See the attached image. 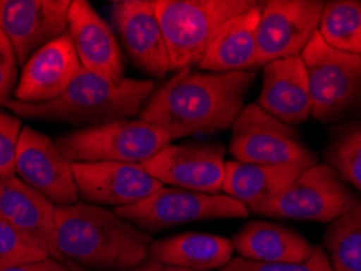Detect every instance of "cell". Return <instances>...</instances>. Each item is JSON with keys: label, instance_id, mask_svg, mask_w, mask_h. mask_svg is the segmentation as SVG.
Instances as JSON below:
<instances>
[{"label": "cell", "instance_id": "ffe728a7", "mask_svg": "<svg viewBox=\"0 0 361 271\" xmlns=\"http://www.w3.org/2000/svg\"><path fill=\"white\" fill-rule=\"evenodd\" d=\"M305 168L291 164H251L241 161H226L225 180L221 192L246 206L247 211L262 215V211L275 198L285 192Z\"/></svg>", "mask_w": 361, "mask_h": 271}, {"label": "cell", "instance_id": "9c48e42d", "mask_svg": "<svg viewBox=\"0 0 361 271\" xmlns=\"http://www.w3.org/2000/svg\"><path fill=\"white\" fill-rule=\"evenodd\" d=\"M360 201L358 195L326 163L305 169L288 189L262 211L281 220L332 222Z\"/></svg>", "mask_w": 361, "mask_h": 271}, {"label": "cell", "instance_id": "5b68a950", "mask_svg": "<svg viewBox=\"0 0 361 271\" xmlns=\"http://www.w3.org/2000/svg\"><path fill=\"white\" fill-rule=\"evenodd\" d=\"M312 117L322 124L361 120V56L329 47L319 33L302 51Z\"/></svg>", "mask_w": 361, "mask_h": 271}, {"label": "cell", "instance_id": "5bb4252c", "mask_svg": "<svg viewBox=\"0 0 361 271\" xmlns=\"http://www.w3.org/2000/svg\"><path fill=\"white\" fill-rule=\"evenodd\" d=\"M78 194L90 205L130 206L148 198L164 185L142 164L72 163Z\"/></svg>", "mask_w": 361, "mask_h": 271}, {"label": "cell", "instance_id": "4dcf8cb0", "mask_svg": "<svg viewBox=\"0 0 361 271\" xmlns=\"http://www.w3.org/2000/svg\"><path fill=\"white\" fill-rule=\"evenodd\" d=\"M0 271H73V270L71 267H67L66 263L59 262V260L46 257L41 260H36V262L13 265V267L4 268Z\"/></svg>", "mask_w": 361, "mask_h": 271}, {"label": "cell", "instance_id": "cb8c5ba5", "mask_svg": "<svg viewBox=\"0 0 361 271\" xmlns=\"http://www.w3.org/2000/svg\"><path fill=\"white\" fill-rule=\"evenodd\" d=\"M317 33L332 49L361 56V0L324 4Z\"/></svg>", "mask_w": 361, "mask_h": 271}, {"label": "cell", "instance_id": "8992f818", "mask_svg": "<svg viewBox=\"0 0 361 271\" xmlns=\"http://www.w3.org/2000/svg\"><path fill=\"white\" fill-rule=\"evenodd\" d=\"M171 138L142 119L85 127L56 140L71 163L143 164L171 145Z\"/></svg>", "mask_w": 361, "mask_h": 271}, {"label": "cell", "instance_id": "d6986e66", "mask_svg": "<svg viewBox=\"0 0 361 271\" xmlns=\"http://www.w3.org/2000/svg\"><path fill=\"white\" fill-rule=\"evenodd\" d=\"M259 106L291 127L302 124L312 114L310 80L302 57L283 58L264 67Z\"/></svg>", "mask_w": 361, "mask_h": 271}, {"label": "cell", "instance_id": "3957f363", "mask_svg": "<svg viewBox=\"0 0 361 271\" xmlns=\"http://www.w3.org/2000/svg\"><path fill=\"white\" fill-rule=\"evenodd\" d=\"M153 89L155 83L150 80H109L80 68L66 92L54 101L44 104L8 101L5 106L28 119H49L94 127L139 115Z\"/></svg>", "mask_w": 361, "mask_h": 271}, {"label": "cell", "instance_id": "484cf974", "mask_svg": "<svg viewBox=\"0 0 361 271\" xmlns=\"http://www.w3.org/2000/svg\"><path fill=\"white\" fill-rule=\"evenodd\" d=\"M324 159L345 184L361 190V120L343 122L332 130Z\"/></svg>", "mask_w": 361, "mask_h": 271}, {"label": "cell", "instance_id": "7c38bea8", "mask_svg": "<svg viewBox=\"0 0 361 271\" xmlns=\"http://www.w3.org/2000/svg\"><path fill=\"white\" fill-rule=\"evenodd\" d=\"M142 166L163 185L199 194H220L225 180V148L220 143L168 145Z\"/></svg>", "mask_w": 361, "mask_h": 271}, {"label": "cell", "instance_id": "d4e9b609", "mask_svg": "<svg viewBox=\"0 0 361 271\" xmlns=\"http://www.w3.org/2000/svg\"><path fill=\"white\" fill-rule=\"evenodd\" d=\"M322 242L334 271H361V200L329 225Z\"/></svg>", "mask_w": 361, "mask_h": 271}, {"label": "cell", "instance_id": "30bf717a", "mask_svg": "<svg viewBox=\"0 0 361 271\" xmlns=\"http://www.w3.org/2000/svg\"><path fill=\"white\" fill-rule=\"evenodd\" d=\"M321 0H270L261 4L256 68L300 57L319 28Z\"/></svg>", "mask_w": 361, "mask_h": 271}, {"label": "cell", "instance_id": "603a6c76", "mask_svg": "<svg viewBox=\"0 0 361 271\" xmlns=\"http://www.w3.org/2000/svg\"><path fill=\"white\" fill-rule=\"evenodd\" d=\"M235 246L230 239L205 232H184L153 241L148 248L152 262L195 271L225 268L233 260Z\"/></svg>", "mask_w": 361, "mask_h": 271}, {"label": "cell", "instance_id": "e0dca14e", "mask_svg": "<svg viewBox=\"0 0 361 271\" xmlns=\"http://www.w3.org/2000/svg\"><path fill=\"white\" fill-rule=\"evenodd\" d=\"M80 68L75 47L68 34H63L41 47L25 63L15 89V101L25 104L54 101L66 92Z\"/></svg>", "mask_w": 361, "mask_h": 271}, {"label": "cell", "instance_id": "f1b7e54d", "mask_svg": "<svg viewBox=\"0 0 361 271\" xmlns=\"http://www.w3.org/2000/svg\"><path fill=\"white\" fill-rule=\"evenodd\" d=\"M21 120L0 111V179L15 175Z\"/></svg>", "mask_w": 361, "mask_h": 271}, {"label": "cell", "instance_id": "ac0fdd59", "mask_svg": "<svg viewBox=\"0 0 361 271\" xmlns=\"http://www.w3.org/2000/svg\"><path fill=\"white\" fill-rule=\"evenodd\" d=\"M67 34L82 68L109 80L124 78V62L114 31L87 0L71 4Z\"/></svg>", "mask_w": 361, "mask_h": 271}, {"label": "cell", "instance_id": "7402d4cb", "mask_svg": "<svg viewBox=\"0 0 361 271\" xmlns=\"http://www.w3.org/2000/svg\"><path fill=\"white\" fill-rule=\"evenodd\" d=\"M233 246L241 258L262 263L306 262L317 248L296 231L269 221L249 222L233 239Z\"/></svg>", "mask_w": 361, "mask_h": 271}, {"label": "cell", "instance_id": "9a60e30c", "mask_svg": "<svg viewBox=\"0 0 361 271\" xmlns=\"http://www.w3.org/2000/svg\"><path fill=\"white\" fill-rule=\"evenodd\" d=\"M111 18L130 61L148 75L161 78L171 70L157 0H118Z\"/></svg>", "mask_w": 361, "mask_h": 271}, {"label": "cell", "instance_id": "277c9868", "mask_svg": "<svg viewBox=\"0 0 361 271\" xmlns=\"http://www.w3.org/2000/svg\"><path fill=\"white\" fill-rule=\"evenodd\" d=\"M256 4L254 0H157L171 70L199 65L221 26Z\"/></svg>", "mask_w": 361, "mask_h": 271}, {"label": "cell", "instance_id": "6da1fadb", "mask_svg": "<svg viewBox=\"0 0 361 271\" xmlns=\"http://www.w3.org/2000/svg\"><path fill=\"white\" fill-rule=\"evenodd\" d=\"M254 80V72L210 73L185 68L152 94L139 119L163 130L171 140L223 132L235 124Z\"/></svg>", "mask_w": 361, "mask_h": 271}, {"label": "cell", "instance_id": "4316f807", "mask_svg": "<svg viewBox=\"0 0 361 271\" xmlns=\"http://www.w3.org/2000/svg\"><path fill=\"white\" fill-rule=\"evenodd\" d=\"M46 257L47 255L41 248L26 241L17 229H13L0 216V270L20 263L36 262V260Z\"/></svg>", "mask_w": 361, "mask_h": 271}, {"label": "cell", "instance_id": "1f68e13d", "mask_svg": "<svg viewBox=\"0 0 361 271\" xmlns=\"http://www.w3.org/2000/svg\"><path fill=\"white\" fill-rule=\"evenodd\" d=\"M132 271H195V270L180 268V267H174V265H164V263H158V262H152V260H147V262L140 265L139 268H135Z\"/></svg>", "mask_w": 361, "mask_h": 271}, {"label": "cell", "instance_id": "f546056e", "mask_svg": "<svg viewBox=\"0 0 361 271\" xmlns=\"http://www.w3.org/2000/svg\"><path fill=\"white\" fill-rule=\"evenodd\" d=\"M18 84V58L12 42L0 30V104H7Z\"/></svg>", "mask_w": 361, "mask_h": 271}, {"label": "cell", "instance_id": "7a4b0ae2", "mask_svg": "<svg viewBox=\"0 0 361 271\" xmlns=\"http://www.w3.org/2000/svg\"><path fill=\"white\" fill-rule=\"evenodd\" d=\"M57 248L73 271H132L148 260L150 234L87 201L56 206Z\"/></svg>", "mask_w": 361, "mask_h": 271}, {"label": "cell", "instance_id": "ba28073f", "mask_svg": "<svg viewBox=\"0 0 361 271\" xmlns=\"http://www.w3.org/2000/svg\"><path fill=\"white\" fill-rule=\"evenodd\" d=\"M121 218L140 231L152 234L185 222L246 218L249 211L225 194H199L190 190L161 187L148 198L116 210Z\"/></svg>", "mask_w": 361, "mask_h": 271}, {"label": "cell", "instance_id": "2e32d148", "mask_svg": "<svg viewBox=\"0 0 361 271\" xmlns=\"http://www.w3.org/2000/svg\"><path fill=\"white\" fill-rule=\"evenodd\" d=\"M0 216L47 257L66 263L57 248L56 205L17 175L0 179Z\"/></svg>", "mask_w": 361, "mask_h": 271}, {"label": "cell", "instance_id": "44dd1931", "mask_svg": "<svg viewBox=\"0 0 361 271\" xmlns=\"http://www.w3.org/2000/svg\"><path fill=\"white\" fill-rule=\"evenodd\" d=\"M261 4L231 18L221 26L209 51L199 62L200 70L210 73L252 72L257 58V28Z\"/></svg>", "mask_w": 361, "mask_h": 271}, {"label": "cell", "instance_id": "52a82bcc", "mask_svg": "<svg viewBox=\"0 0 361 271\" xmlns=\"http://www.w3.org/2000/svg\"><path fill=\"white\" fill-rule=\"evenodd\" d=\"M231 129L230 153L235 161L305 169L317 164V155L301 140L300 132L265 113L257 103L244 106Z\"/></svg>", "mask_w": 361, "mask_h": 271}, {"label": "cell", "instance_id": "8fae6325", "mask_svg": "<svg viewBox=\"0 0 361 271\" xmlns=\"http://www.w3.org/2000/svg\"><path fill=\"white\" fill-rule=\"evenodd\" d=\"M15 175L56 206L80 201L72 163L52 138L31 127L20 134Z\"/></svg>", "mask_w": 361, "mask_h": 271}, {"label": "cell", "instance_id": "83f0119b", "mask_svg": "<svg viewBox=\"0 0 361 271\" xmlns=\"http://www.w3.org/2000/svg\"><path fill=\"white\" fill-rule=\"evenodd\" d=\"M221 271H334L324 248L317 247L314 255L300 263H262L246 258H233Z\"/></svg>", "mask_w": 361, "mask_h": 271}, {"label": "cell", "instance_id": "4fadbf2b", "mask_svg": "<svg viewBox=\"0 0 361 271\" xmlns=\"http://www.w3.org/2000/svg\"><path fill=\"white\" fill-rule=\"evenodd\" d=\"M71 0H0V30L12 42L18 63L67 34Z\"/></svg>", "mask_w": 361, "mask_h": 271}]
</instances>
